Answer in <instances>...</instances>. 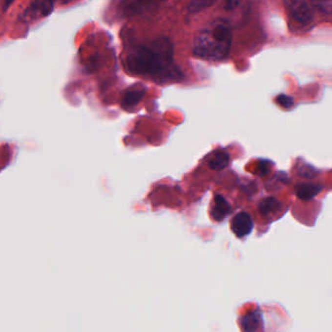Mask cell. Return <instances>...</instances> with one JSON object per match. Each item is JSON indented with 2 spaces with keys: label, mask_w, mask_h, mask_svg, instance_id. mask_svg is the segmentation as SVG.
Here are the masks:
<instances>
[{
  "label": "cell",
  "mask_w": 332,
  "mask_h": 332,
  "mask_svg": "<svg viewBox=\"0 0 332 332\" xmlns=\"http://www.w3.org/2000/svg\"><path fill=\"white\" fill-rule=\"evenodd\" d=\"M230 164V155L224 151H215L208 159V165L213 170H222Z\"/></svg>",
  "instance_id": "10"
},
{
  "label": "cell",
  "mask_w": 332,
  "mask_h": 332,
  "mask_svg": "<svg viewBox=\"0 0 332 332\" xmlns=\"http://www.w3.org/2000/svg\"><path fill=\"white\" fill-rule=\"evenodd\" d=\"M63 1H64V2H69L70 0H62V2H63Z\"/></svg>",
  "instance_id": "18"
},
{
  "label": "cell",
  "mask_w": 332,
  "mask_h": 332,
  "mask_svg": "<svg viewBox=\"0 0 332 332\" xmlns=\"http://www.w3.org/2000/svg\"><path fill=\"white\" fill-rule=\"evenodd\" d=\"M258 168H259L260 175H266L270 170V163L268 161H262L258 166Z\"/></svg>",
  "instance_id": "16"
},
{
  "label": "cell",
  "mask_w": 332,
  "mask_h": 332,
  "mask_svg": "<svg viewBox=\"0 0 332 332\" xmlns=\"http://www.w3.org/2000/svg\"><path fill=\"white\" fill-rule=\"evenodd\" d=\"M242 0H224L223 2V8L226 11H232L234 9H236L239 4L241 3Z\"/></svg>",
  "instance_id": "15"
},
{
  "label": "cell",
  "mask_w": 332,
  "mask_h": 332,
  "mask_svg": "<svg viewBox=\"0 0 332 332\" xmlns=\"http://www.w3.org/2000/svg\"><path fill=\"white\" fill-rule=\"evenodd\" d=\"M129 70L136 75H148L158 83L179 78L180 72L173 65V46L167 38H159L149 46H139L127 57Z\"/></svg>",
  "instance_id": "1"
},
{
  "label": "cell",
  "mask_w": 332,
  "mask_h": 332,
  "mask_svg": "<svg viewBox=\"0 0 332 332\" xmlns=\"http://www.w3.org/2000/svg\"><path fill=\"white\" fill-rule=\"evenodd\" d=\"M231 212H232V207L230 203L222 195L216 194L213 197L212 203L210 205V209H209L210 217L216 222H221L228 215H230Z\"/></svg>",
  "instance_id": "5"
},
{
  "label": "cell",
  "mask_w": 332,
  "mask_h": 332,
  "mask_svg": "<svg viewBox=\"0 0 332 332\" xmlns=\"http://www.w3.org/2000/svg\"><path fill=\"white\" fill-rule=\"evenodd\" d=\"M217 0H191L188 5L190 13H199L212 6Z\"/></svg>",
  "instance_id": "12"
},
{
  "label": "cell",
  "mask_w": 332,
  "mask_h": 332,
  "mask_svg": "<svg viewBox=\"0 0 332 332\" xmlns=\"http://www.w3.org/2000/svg\"><path fill=\"white\" fill-rule=\"evenodd\" d=\"M281 208L282 203L274 197L264 198L258 203V210L264 216H268L274 212H277L281 209Z\"/></svg>",
  "instance_id": "11"
},
{
  "label": "cell",
  "mask_w": 332,
  "mask_h": 332,
  "mask_svg": "<svg viewBox=\"0 0 332 332\" xmlns=\"http://www.w3.org/2000/svg\"><path fill=\"white\" fill-rule=\"evenodd\" d=\"M54 9L53 0H34L26 10V15L37 14L41 17L49 16Z\"/></svg>",
  "instance_id": "8"
},
{
  "label": "cell",
  "mask_w": 332,
  "mask_h": 332,
  "mask_svg": "<svg viewBox=\"0 0 332 332\" xmlns=\"http://www.w3.org/2000/svg\"><path fill=\"white\" fill-rule=\"evenodd\" d=\"M243 330L246 332L258 331L262 324V315L258 310L249 313L241 321Z\"/></svg>",
  "instance_id": "9"
},
{
  "label": "cell",
  "mask_w": 332,
  "mask_h": 332,
  "mask_svg": "<svg viewBox=\"0 0 332 332\" xmlns=\"http://www.w3.org/2000/svg\"><path fill=\"white\" fill-rule=\"evenodd\" d=\"M254 227L253 220L249 213L247 211H240L230 221L231 231L238 237L242 239L248 235H249Z\"/></svg>",
  "instance_id": "4"
},
{
  "label": "cell",
  "mask_w": 332,
  "mask_h": 332,
  "mask_svg": "<svg viewBox=\"0 0 332 332\" xmlns=\"http://www.w3.org/2000/svg\"><path fill=\"white\" fill-rule=\"evenodd\" d=\"M145 95V90L143 87H132L126 91L122 99V107L130 109L138 105Z\"/></svg>",
  "instance_id": "7"
},
{
  "label": "cell",
  "mask_w": 332,
  "mask_h": 332,
  "mask_svg": "<svg viewBox=\"0 0 332 332\" xmlns=\"http://www.w3.org/2000/svg\"><path fill=\"white\" fill-rule=\"evenodd\" d=\"M14 2V0H4L3 3V11H7L8 8L11 6V4Z\"/></svg>",
  "instance_id": "17"
},
{
  "label": "cell",
  "mask_w": 332,
  "mask_h": 332,
  "mask_svg": "<svg viewBox=\"0 0 332 332\" xmlns=\"http://www.w3.org/2000/svg\"><path fill=\"white\" fill-rule=\"evenodd\" d=\"M287 8L295 22L301 25L313 22L314 14L306 0H287Z\"/></svg>",
  "instance_id": "3"
},
{
  "label": "cell",
  "mask_w": 332,
  "mask_h": 332,
  "mask_svg": "<svg viewBox=\"0 0 332 332\" xmlns=\"http://www.w3.org/2000/svg\"><path fill=\"white\" fill-rule=\"evenodd\" d=\"M163 1H165V0H163Z\"/></svg>",
  "instance_id": "19"
},
{
  "label": "cell",
  "mask_w": 332,
  "mask_h": 332,
  "mask_svg": "<svg viewBox=\"0 0 332 332\" xmlns=\"http://www.w3.org/2000/svg\"><path fill=\"white\" fill-rule=\"evenodd\" d=\"M295 194L296 196L303 201L312 200L317 195H319L324 187L320 183H314V182H302L298 183L295 187Z\"/></svg>",
  "instance_id": "6"
},
{
  "label": "cell",
  "mask_w": 332,
  "mask_h": 332,
  "mask_svg": "<svg viewBox=\"0 0 332 332\" xmlns=\"http://www.w3.org/2000/svg\"><path fill=\"white\" fill-rule=\"evenodd\" d=\"M231 45L230 28L224 24H216L199 33L193 44V52L201 59L219 61L228 56Z\"/></svg>",
  "instance_id": "2"
},
{
  "label": "cell",
  "mask_w": 332,
  "mask_h": 332,
  "mask_svg": "<svg viewBox=\"0 0 332 332\" xmlns=\"http://www.w3.org/2000/svg\"><path fill=\"white\" fill-rule=\"evenodd\" d=\"M315 7L325 14H332V0H311Z\"/></svg>",
  "instance_id": "13"
},
{
  "label": "cell",
  "mask_w": 332,
  "mask_h": 332,
  "mask_svg": "<svg viewBox=\"0 0 332 332\" xmlns=\"http://www.w3.org/2000/svg\"><path fill=\"white\" fill-rule=\"evenodd\" d=\"M277 104L283 108L290 109L294 105V101L291 97L285 94H281L277 97Z\"/></svg>",
  "instance_id": "14"
}]
</instances>
